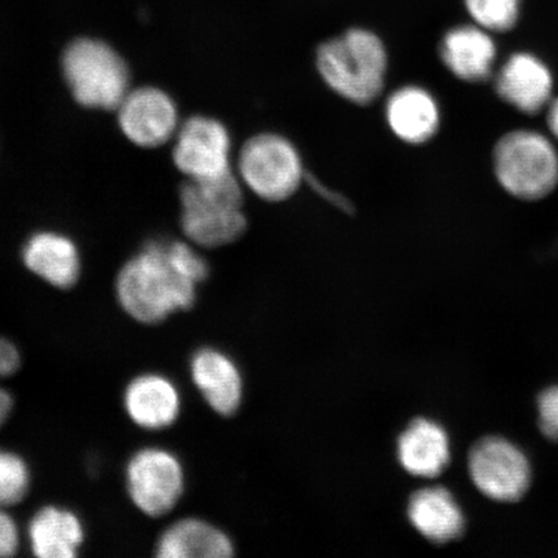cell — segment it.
<instances>
[{"label":"cell","mask_w":558,"mask_h":558,"mask_svg":"<svg viewBox=\"0 0 558 558\" xmlns=\"http://www.w3.org/2000/svg\"><path fill=\"white\" fill-rule=\"evenodd\" d=\"M500 99L523 114H536L553 101L554 78L543 61L530 53H514L495 78Z\"/></svg>","instance_id":"cell-11"},{"label":"cell","mask_w":558,"mask_h":558,"mask_svg":"<svg viewBox=\"0 0 558 558\" xmlns=\"http://www.w3.org/2000/svg\"><path fill=\"white\" fill-rule=\"evenodd\" d=\"M493 160L499 184L515 198L541 199L558 184L557 151L538 132H509L495 145Z\"/></svg>","instance_id":"cell-6"},{"label":"cell","mask_w":558,"mask_h":558,"mask_svg":"<svg viewBox=\"0 0 558 558\" xmlns=\"http://www.w3.org/2000/svg\"><path fill=\"white\" fill-rule=\"evenodd\" d=\"M305 179L310 181L313 190L316 191L320 197L331 202L333 206L343 209L345 213H352V204L345 197H343V195L327 190V187L323 183H319L318 180L311 178V174H306Z\"/></svg>","instance_id":"cell-26"},{"label":"cell","mask_w":558,"mask_h":558,"mask_svg":"<svg viewBox=\"0 0 558 558\" xmlns=\"http://www.w3.org/2000/svg\"><path fill=\"white\" fill-rule=\"evenodd\" d=\"M21 354L11 340L0 338V379L9 378L19 372Z\"/></svg>","instance_id":"cell-25"},{"label":"cell","mask_w":558,"mask_h":558,"mask_svg":"<svg viewBox=\"0 0 558 558\" xmlns=\"http://www.w3.org/2000/svg\"><path fill=\"white\" fill-rule=\"evenodd\" d=\"M397 453L403 470L416 477H437L450 462V442L441 425L416 418L399 438Z\"/></svg>","instance_id":"cell-19"},{"label":"cell","mask_w":558,"mask_h":558,"mask_svg":"<svg viewBox=\"0 0 558 558\" xmlns=\"http://www.w3.org/2000/svg\"><path fill=\"white\" fill-rule=\"evenodd\" d=\"M235 173L244 190L269 204L294 197L306 178L296 146L275 132H262L244 142Z\"/></svg>","instance_id":"cell-5"},{"label":"cell","mask_w":558,"mask_h":558,"mask_svg":"<svg viewBox=\"0 0 558 558\" xmlns=\"http://www.w3.org/2000/svg\"><path fill=\"white\" fill-rule=\"evenodd\" d=\"M469 470L473 484L485 497L504 504L525 497L532 483L525 453L501 437L480 439L470 452Z\"/></svg>","instance_id":"cell-8"},{"label":"cell","mask_w":558,"mask_h":558,"mask_svg":"<svg viewBox=\"0 0 558 558\" xmlns=\"http://www.w3.org/2000/svg\"><path fill=\"white\" fill-rule=\"evenodd\" d=\"M32 473L29 465L19 453L0 450V507L21 504L29 494Z\"/></svg>","instance_id":"cell-21"},{"label":"cell","mask_w":558,"mask_h":558,"mask_svg":"<svg viewBox=\"0 0 558 558\" xmlns=\"http://www.w3.org/2000/svg\"><path fill=\"white\" fill-rule=\"evenodd\" d=\"M466 10L487 32L511 31L518 23L520 0H465Z\"/></svg>","instance_id":"cell-22"},{"label":"cell","mask_w":558,"mask_h":558,"mask_svg":"<svg viewBox=\"0 0 558 558\" xmlns=\"http://www.w3.org/2000/svg\"><path fill=\"white\" fill-rule=\"evenodd\" d=\"M191 375L194 386L215 413L230 416L242 401L239 367L226 353L214 348L198 349L192 355Z\"/></svg>","instance_id":"cell-15"},{"label":"cell","mask_w":558,"mask_h":558,"mask_svg":"<svg viewBox=\"0 0 558 558\" xmlns=\"http://www.w3.org/2000/svg\"><path fill=\"white\" fill-rule=\"evenodd\" d=\"M125 490L140 512L158 519L183 498L185 472L173 452L157 446L137 450L125 465Z\"/></svg>","instance_id":"cell-7"},{"label":"cell","mask_w":558,"mask_h":558,"mask_svg":"<svg viewBox=\"0 0 558 558\" xmlns=\"http://www.w3.org/2000/svg\"><path fill=\"white\" fill-rule=\"evenodd\" d=\"M439 58L458 80L469 83L485 82L493 75L497 47L481 26L452 27L444 35L438 48Z\"/></svg>","instance_id":"cell-14"},{"label":"cell","mask_w":558,"mask_h":558,"mask_svg":"<svg viewBox=\"0 0 558 558\" xmlns=\"http://www.w3.org/2000/svg\"><path fill=\"white\" fill-rule=\"evenodd\" d=\"M316 66L332 93L365 107L386 87L388 52L374 32L353 27L318 47Z\"/></svg>","instance_id":"cell-2"},{"label":"cell","mask_w":558,"mask_h":558,"mask_svg":"<svg viewBox=\"0 0 558 558\" xmlns=\"http://www.w3.org/2000/svg\"><path fill=\"white\" fill-rule=\"evenodd\" d=\"M62 72L76 102L89 109L113 110L130 93V70L105 41L81 38L62 54Z\"/></svg>","instance_id":"cell-4"},{"label":"cell","mask_w":558,"mask_h":558,"mask_svg":"<svg viewBox=\"0 0 558 558\" xmlns=\"http://www.w3.org/2000/svg\"><path fill=\"white\" fill-rule=\"evenodd\" d=\"M244 187L235 171L206 180H186L180 190L181 228L197 246L216 248L246 233Z\"/></svg>","instance_id":"cell-3"},{"label":"cell","mask_w":558,"mask_h":558,"mask_svg":"<svg viewBox=\"0 0 558 558\" xmlns=\"http://www.w3.org/2000/svg\"><path fill=\"white\" fill-rule=\"evenodd\" d=\"M208 264L184 242L153 241L124 264L117 277L118 303L143 325L165 323L191 310Z\"/></svg>","instance_id":"cell-1"},{"label":"cell","mask_w":558,"mask_h":558,"mask_svg":"<svg viewBox=\"0 0 558 558\" xmlns=\"http://www.w3.org/2000/svg\"><path fill=\"white\" fill-rule=\"evenodd\" d=\"M232 145L225 124L211 117L195 116L177 132L173 162L190 180L218 178L233 171Z\"/></svg>","instance_id":"cell-9"},{"label":"cell","mask_w":558,"mask_h":558,"mask_svg":"<svg viewBox=\"0 0 558 558\" xmlns=\"http://www.w3.org/2000/svg\"><path fill=\"white\" fill-rule=\"evenodd\" d=\"M386 121L389 130L402 143L424 145L437 135L441 111L428 89L408 85L388 96Z\"/></svg>","instance_id":"cell-13"},{"label":"cell","mask_w":558,"mask_h":558,"mask_svg":"<svg viewBox=\"0 0 558 558\" xmlns=\"http://www.w3.org/2000/svg\"><path fill=\"white\" fill-rule=\"evenodd\" d=\"M539 427L542 434L558 441V386L550 387L538 399Z\"/></svg>","instance_id":"cell-23"},{"label":"cell","mask_w":558,"mask_h":558,"mask_svg":"<svg viewBox=\"0 0 558 558\" xmlns=\"http://www.w3.org/2000/svg\"><path fill=\"white\" fill-rule=\"evenodd\" d=\"M547 123L550 132L558 140V97L548 105Z\"/></svg>","instance_id":"cell-28"},{"label":"cell","mask_w":558,"mask_h":558,"mask_svg":"<svg viewBox=\"0 0 558 558\" xmlns=\"http://www.w3.org/2000/svg\"><path fill=\"white\" fill-rule=\"evenodd\" d=\"M117 110L125 137L143 148H157L170 142L179 130L174 102L155 87L130 90Z\"/></svg>","instance_id":"cell-10"},{"label":"cell","mask_w":558,"mask_h":558,"mask_svg":"<svg viewBox=\"0 0 558 558\" xmlns=\"http://www.w3.org/2000/svg\"><path fill=\"white\" fill-rule=\"evenodd\" d=\"M27 539L39 558H74L85 543V525L72 509L45 506L27 525Z\"/></svg>","instance_id":"cell-16"},{"label":"cell","mask_w":558,"mask_h":558,"mask_svg":"<svg viewBox=\"0 0 558 558\" xmlns=\"http://www.w3.org/2000/svg\"><path fill=\"white\" fill-rule=\"evenodd\" d=\"M408 514L417 532L434 543H449L464 533L462 508L445 487H425L411 495Z\"/></svg>","instance_id":"cell-18"},{"label":"cell","mask_w":558,"mask_h":558,"mask_svg":"<svg viewBox=\"0 0 558 558\" xmlns=\"http://www.w3.org/2000/svg\"><path fill=\"white\" fill-rule=\"evenodd\" d=\"M21 534L17 522L0 507V557H13L19 553Z\"/></svg>","instance_id":"cell-24"},{"label":"cell","mask_w":558,"mask_h":558,"mask_svg":"<svg viewBox=\"0 0 558 558\" xmlns=\"http://www.w3.org/2000/svg\"><path fill=\"white\" fill-rule=\"evenodd\" d=\"M123 407L137 427L162 430L177 423L181 413V396L177 384L166 375L145 373L125 387Z\"/></svg>","instance_id":"cell-12"},{"label":"cell","mask_w":558,"mask_h":558,"mask_svg":"<svg viewBox=\"0 0 558 558\" xmlns=\"http://www.w3.org/2000/svg\"><path fill=\"white\" fill-rule=\"evenodd\" d=\"M23 260L32 274L61 290L72 289L81 276L78 248L62 234H34L24 246Z\"/></svg>","instance_id":"cell-17"},{"label":"cell","mask_w":558,"mask_h":558,"mask_svg":"<svg viewBox=\"0 0 558 558\" xmlns=\"http://www.w3.org/2000/svg\"><path fill=\"white\" fill-rule=\"evenodd\" d=\"M233 553V543L225 532L193 518L173 522L156 543L159 558H227Z\"/></svg>","instance_id":"cell-20"},{"label":"cell","mask_w":558,"mask_h":558,"mask_svg":"<svg viewBox=\"0 0 558 558\" xmlns=\"http://www.w3.org/2000/svg\"><path fill=\"white\" fill-rule=\"evenodd\" d=\"M13 407H15V401H13L12 395L9 390L0 388V427L9 421Z\"/></svg>","instance_id":"cell-27"}]
</instances>
